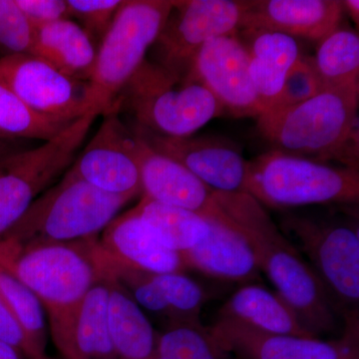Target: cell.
<instances>
[{"label": "cell", "mask_w": 359, "mask_h": 359, "mask_svg": "<svg viewBox=\"0 0 359 359\" xmlns=\"http://www.w3.org/2000/svg\"><path fill=\"white\" fill-rule=\"evenodd\" d=\"M212 204L244 236L259 271L316 337L337 330L340 311L297 245L248 193H212Z\"/></svg>", "instance_id": "obj_1"}, {"label": "cell", "mask_w": 359, "mask_h": 359, "mask_svg": "<svg viewBox=\"0 0 359 359\" xmlns=\"http://www.w3.org/2000/svg\"><path fill=\"white\" fill-rule=\"evenodd\" d=\"M359 82L321 90L309 100L264 111L259 133L285 154L325 163L337 160L358 171Z\"/></svg>", "instance_id": "obj_2"}, {"label": "cell", "mask_w": 359, "mask_h": 359, "mask_svg": "<svg viewBox=\"0 0 359 359\" xmlns=\"http://www.w3.org/2000/svg\"><path fill=\"white\" fill-rule=\"evenodd\" d=\"M0 264L36 295L49 320L67 313L108 280L98 237L27 245L0 238Z\"/></svg>", "instance_id": "obj_3"}, {"label": "cell", "mask_w": 359, "mask_h": 359, "mask_svg": "<svg viewBox=\"0 0 359 359\" xmlns=\"http://www.w3.org/2000/svg\"><path fill=\"white\" fill-rule=\"evenodd\" d=\"M112 110L129 113L142 129L162 136H192L223 108L204 85L179 79L146 59L116 97Z\"/></svg>", "instance_id": "obj_4"}, {"label": "cell", "mask_w": 359, "mask_h": 359, "mask_svg": "<svg viewBox=\"0 0 359 359\" xmlns=\"http://www.w3.org/2000/svg\"><path fill=\"white\" fill-rule=\"evenodd\" d=\"M132 199L103 192L66 171L1 238L27 245L98 237Z\"/></svg>", "instance_id": "obj_5"}, {"label": "cell", "mask_w": 359, "mask_h": 359, "mask_svg": "<svg viewBox=\"0 0 359 359\" xmlns=\"http://www.w3.org/2000/svg\"><path fill=\"white\" fill-rule=\"evenodd\" d=\"M247 193L262 205L280 209L354 205L359 201V173L271 150L249 162Z\"/></svg>", "instance_id": "obj_6"}, {"label": "cell", "mask_w": 359, "mask_h": 359, "mask_svg": "<svg viewBox=\"0 0 359 359\" xmlns=\"http://www.w3.org/2000/svg\"><path fill=\"white\" fill-rule=\"evenodd\" d=\"M174 0H124L97 47L91 82L105 113L146 60L169 18Z\"/></svg>", "instance_id": "obj_7"}, {"label": "cell", "mask_w": 359, "mask_h": 359, "mask_svg": "<svg viewBox=\"0 0 359 359\" xmlns=\"http://www.w3.org/2000/svg\"><path fill=\"white\" fill-rule=\"evenodd\" d=\"M99 111L71 123L39 147L0 162V238L15 226L39 194L69 169Z\"/></svg>", "instance_id": "obj_8"}, {"label": "cell", "mask_w": 359, "mask_h": 359, "mask_svg": "<svg viewBox=\"0 0 359 359\" xmlns=\"http://www.w3.org/2000/svg\"><path fill=\"white\" fill-rule=\"evenodd\" d=\"M283 231L294 238L297 250L325 285L342 316L358 313L359 302V230L355 221L316 219L287 215Z\"/></svg>", "instance_id": "obj_9"}, {"label": "cell", "mask_w": 359, "mask_h": 359, "mask_svg": "<svg viewBox=\"0 0 359 359\" xmlns=\"http://www.w3.org/2000/svg\"><path fill=\"white\" fill-rule=\"evenodd\" d=\"M248 4L238 0H174L169 18L150 48L154 57L151 62L185 79L203 45L237 34Z\"/></svg>", "instance_id": "obj_10"}, {"label": "cell", "mask_w": 359, "mask_h": 359, "mask_svg": "<svg viewBox=\"0 0 359 359\" xmlns=\"http://www.w3.org/2000/svg\"><path fill=\"white\" fill-rule=\"evenodd\" d=\"M0 80L39 114L70 124L92 111L104 110L90 81L74 79L30 54L0 58Z\"/></svg>", "instance_id": "obj_11"}, {"label": "cell", "mask_w": 359, "mask_h": 359, "mask_svg": "<svg viewBox=\"0 0 359 359\" xmlns=\"http://www.w3.org/2000/svg\"><path fill=\"white\" fill-rule=\"evenodd\" d=\"M339 339L266 334L235 321L217 320L210 332L236 359H359L358 313L344 316Z\"/></svg>", "instance_id": "obj_12"}, {"label": "cell", "mask_w": 359, "mask_h": 359, "mask_svg": "<svg viewBox=\"0 0 359 359\" xmlns=\"http://www.w3.org/2000/svg\"><path fill=\"white\" fill-rule=\"evenodd\" d=\"M102 116L98 131L67 172L103 192L135 198L142 192L136 136L118 111Z\"/></svg>", "instance_id": "obj_13"}, {"label": "cell", "mask_w": 359, "mask_h": 359, "mask_svg": "<svg viewBox=\"0 0 359 359\" xmlns=\"http://www.w3.org/2000/svg\"><path fill=\"white\" fill-rule=\"evenodd\" d=\"M187 78L204 85L224 112L256 118L263 113L250 78L249 55L237 34L217 37L203 45Z\"/></svg>", "instance_id": "obj_14"}, {"label": "cell", "mask_w": 359, "mask_h": 359, "mask_svg": "<svg viewBox=\"0 0 359 359\" xmlns=\"http://www.w3.org/2000/svg\"><path fill=\"white\" fill-rule=\"evenodd\" d=\"M151 148L188 169L215 192L247 193L249 162L236 145L215 137L162 136L134 127Z\"/></svg>", "instance_id": "obj_15"}, {"label": "cell", "mask_w": 359, "mask_h": 359, "mask_svg": "<svg viewBox=\"0 0 359 359\" xmlns=\"http://www.w3.org/2000/svg\"><path fill=\"white\" fill-rule=\"evenodd\" d=\"M108 295L109 280H102L74 308L49 320L63 359H117L108 328Z\"/></svg>", "instance_id": "obj_16"}, {"label": "cell", "mask_w": 359, "mask_h": 359, "mask_svg": "<svg viewBox=\"0 0 359 359\" xmlns=\"http://www.w3.org/2000/svg\"><path fill=\"white\" fill-rule=\"evenodd\" d=\"M111 264L150 273H184L183 257L161 244L135 208L116 217L98 238Z\"/></svg>", "instance_id": "obj_17"}, {"label": "cell", "mask_w": 359, "mask_h": 359, "mask_svg": "<svg viewBox=\"0 0 359 359\" xmlns=\"http://www.w3.org/2000/svg\"><path fill=\"white\" fill-rule=\"evenodd\" d=\"M344 13L339 0H252L241 29L271 30L320 41L339 27Z\"/></svg>", "instance_id": "obj_18"}, {"label": "cell", "mask_w": 359, "mask_h": 359, "mask_svg": "<svg viewBox=\"0 0 359 359\" xmlns=\"http://www.w3.org/2000/svg\"><path fill=\"white\" fill-rule=\"evenodd\" d=\"M210 233L193 249L182 254L186 269L230 282H252L259 271L252 248L244 236L219 214L212 204L203 215Z\"/></svg>", "instance_id": "obj_19"}, {"label": "cell", "mask_w": 359, "mask_h": 359, "mask_svg": "<svg viewBox=\"0 0 359 359\" xmlns=\"http://www.w3.org/2000/svg\"><path fill=\"white\" fill-rule=\"evenodd\" d=\"M135 136L143 196L203 216L211 205L214 191L178 162Z\"/></svg>", "instance_id": "obj_20"}, {"label": "cell", "mask_w": 359, "mask_h": 359, "mask_svg": "<svg viewBox=\"0 0 359 359\" xmlns=\"http://www.w3.org/2000/svg\"><path fill=\"white\" fill-rule=\"evenodd\" d=\"M238 39L249 55L250 74L263 113L275 102L292 66L302 57L297 39L264 29H241Z\"/></svg>", "instance_id": "obj_21"}, {"label": "cell", "mask_w": 359, "mask_h": 359, "mask_svg": "<svg viewBox=\"0 0 359 359\" xmlns=\"http://www.w3.org/2000/svg\"><path fill=\"white\" fill-rule=\"evenodd\" d=\"M218 318L266 334L316 337L280 294L254 283L236 290L219 309Z\"/></svg>", "instance_id": "obj_22"}, {"label": "cell", "mask_w": 359, "mask_h": 359, "mask_svg": "<svg viewBox=\"0 0 359 359\" xmlns=\"http://www.w3.org/2000/svg\"><path fill=\"white\" fill-rule=\"evenodd\" d=\"M76 21L65 18L35 29L32 55L74 79L90 81L97 47Z\"/></svg>", "instance_id": "obj_23"}, {"label": "cell", "mask_w": 359, "mask_h": 359, "mask_svg": "<svg viewBox=\"0 0 359 359\" xmlns=\"http://www.w3.org/2000/svg\"><path fill=\"white\" fill-rule=\"evenodd\" d=\"M108 328L117 359H158L159 334L119 283L109 280Z\"/></svg>", "instance_id": "obj_24"}, {"label": "cell", "mask_w": 359, "mask_h": 359, "mask_svg": "<svg viewBox=\"0 0 359 359\" xmlns=\"http://www.w3.org/2000/svg\"><path fill=\"white\" fill-rule=\"evenodd\" d=\"M135 210L161 244L181 255L200 244L210 233L207 219L197 212L145 196Z\"/></svg>", "instance_id": "obj_25"}, {"label": "cell", "mask_w": 359, "mask_h": 359, "mask_svg": "<svg viewBox=\"0 0 359 359\" xmlns=\"http://www.w3.org/2000/svg\"><path fill=\"white\" fill-rule=\"evenodd\" d=\"M309 61L323 89L358 83V33L337 27L320 40L316 56Z\"/></svg>", "instance_id": "obj_26"}, {"label": "cell", "mask_w": 359, "mask_h": 359, "mask_svg": "<svg viewBox=\"0 0 359 359\" xmlns=\"http://www.w3.org/2000/svg\"><path fill=\"white\" fill-rule=\"evenodd\" d=\"M68 125L35 112L0 80V139L22 138L46 142Z\"/></svg>", "instance_id": "obj_27"}, {"label": "cell", "mask_w": 359, "mask_h": 359, "mask_svg": "<svg viewBox=\"0 0 359 359\" xmlns=\"http://www.w3.org/2000/svg\"><path fill=\"white\" fill-rule=\"evenodd\" d=\"M0 299L18 320L39 358L44 356L46 327L41 302L2 264H0Z\"/></svg>", "instance_id": "obj_28"}, {"label": "cell", "mask_w": 359, "mask_h": 359, "mask_svg": "<svg viewBox=\"0 0 359 359\" xmlns=\"http://www.w3.org/2000/svg\"><path fill=\"white\" fill-rule=\"evenodd\" d=\"M158 359H236L201 321L176 323L159 334Z\"/></svg>", "instance_id": "obj_29"}, {"label": "cell", "mask_w": 359, "mask_h": 359, "mask_svg": "<svg viewBox=\"0 0 359 359\" xmlns=\"http://www.w3.org/2000/svg\"><path fill=\"white\" fill-rule=\"evenodd\" d=\"M171 316V325L200 321L205 292L184 273H153ZM169 325V327H170Z\"/></svg>", "instance_id": "obj_30"}, {"label": "cell", "mask_w": 359, "mask_h": 359, "mask_svg": "<svg viewBox=\"0 0 359 359\" xmlns=\"http://www.w3.org/2000/svg\"><path fill=\"white\" fill-rule=\"evenodd\" d=\"M35 41V28L15 0H0V45L8 54H30Z\"/></svg>", "instance_id": "obj_31"}, {"label": "cell", "mask_w": 359, "mask_h": 359, "mask_svg": "<svg viewBox=\"0 0 359 359\" xmlns=\"http://www.w3.org/2000/svg\"><path fill=\"white\" fill-rule=\"evenodd\" d=\"M69 18L89 35L94 43L102 41L124 0H66ZM98 44V45H99Z\"/></svg>", "instance_id": "obj_32"}, {"label": "cell", "mask_w": 359, "mask_h": 359, "mask_svg": "<svg viewBox=\"0 0 359 359\" xmlns=\"http://www.w3.org/2000/svg\"><path fill=\"white\" fill-rule=\"evenodd\" d=\"M323 90L309 58L301 57L289 71L282 91L268 110L283 109L309 100ZM266 110V111H268Z\"/></svg>", "instance_id": "obj_33"}, {"label": "cell", "mask_w": 359, "mask_h": 359, "mask_svg": "<svg viewBox=\"0 0 359 359\" xmlns=\"http://www.w3.org/2000/svg\"><path fill=\"white\" fill-rule=\"evenodd\" d=\"M33 27L69 18L66 0H15Z\"/></svg>", "instance_id": "obj_34"}, {"label": "cell", "mask_w": 359, "mask_h": 359, "mask_svg": "<svg viewBox=\"0 0 359 359\" xmlns=\"http://www.w3.org/2000/svg\"><path fill=\"white\" fill-rule=\"evenodd\" d=\"M0 339L11 344L16 351L25 354L30 359L40 358L29 340L26 337L22 328L18 325V320L1 299H0Z\"/></svg>", "instance_id": "obj_35"}, {"label": "cell", "mask_w": 359, "mask_h": 359, "mask_svg": "<svg viewBox=\"0 0 359 359\" xmlns=\"http://www.w3.org/2000/svg\"><path fill=\"white\" fill-rule=\"evenodd\" d=\"M342 2L344 13L351 16V20L358 26L359 23V1L358 0H344Z\"/></svg>", "instance_id": "obj_36"}, {"label": "cell", "mask_w": 359, "mask_h": 359, "mask_svg": "<svg viewBox=\"0 0 359 359\" xmlns=\"http://www.w3.org/2000/svg\"><path fill=\"white\" fill-rule=\"evenodd\" d=\"M0 359H20V351L0 339Z\"/></svg>", "instance_id": "obj_37"}, {"label": "cell", "mask_w": 359, "mask_h": 359, "mask_svg": "<svg viewBox=\"0 0 359 359\" xmlns=\"http://www.w3.org/2000/svg\"><path fill=\"white\" fill-rule=\"evenodd\" d=\"M4 139H0V162L2 160L6 159V158L9 157V156L15 154V153H11V146H9L8 144L4 143Z\"/></svg>", "instance_id": "obj_38"}, {"label": "cell", "mask_w": 359, "mask_h": 359, "mask_svg": "<svg viewBox=\"0 0 359 359\" xmlns=\"http://www.w3.org/2000/svg\"><path fill=\"white\" fill-rule=\"evenodd\" d=\"M37 359H52V358H45V356H42V358H37Z\"/></svg>", "instance_id": "obj_39"}]
</instances>
